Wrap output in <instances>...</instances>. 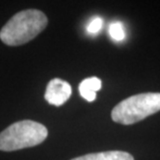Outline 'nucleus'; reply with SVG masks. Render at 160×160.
<instances>
[{"instance_id": "nucleus-1", "label": "nucleus", "mask_w": 160, "mask_h": 160, "mask_svg": "<svg viewBox=\"0 0 160 160\" xmlns=\"http://www.w3.org/2000/svg\"><path fill=\"white\" fill-rule=\"evenodd\" d=\"M48 24L44 12L26 9L17 12L0 30V40L8 46H20L33 40Z\"/></svg>"}, {"instance_id": "nucleus-2", "label": "nucleus", "mask_w": 160, "mask_h": 160, "mask_svg": "<svg viewBox=\"0 0 160 160\" xmlns=\"http://www.w3.org/2000/svg\"><path fill=\"white\" fill-rule=\"evenodd\" d=\"M47 136L48 130L43 124L30 120L17 122L0 133V151L31 148L42 143Z\"/></svg>"}, {"instance_id": "nucleus-3", "label": "nucleus", "mask_w": 160, "mask_h": 160, "mask_svg": "<svg viewBox=\"0 0 160 160\" xmlns=\"http://www.w3.org/2000/svg\"><path fill=\"white\" fill-rule=\"evenodd\" d=\"M160 110V92H143L125 99L111 111V119L122 125H132Z\"/></svg>"}, {"instance_id": "nucleus-4", "label": "nucleus", "mask_w": 160, "mask_h": 160, "mask_svg": "<svg viewBox=\"0 0 160 160\" xmlns=\"http://www.w3.org/2000/svg\"><path fill=\"white\" fill-rule=\"evenodd\" d=\"M72 95V88L67 81L59 78L52 79L48 83L45 99L49 104L54 106H62L69 100Z\"/></svg>"}, {"instance_id": "nucleus-5", "label": "nucleus", "mask_w": 160, "mask_h": 160, "mask_svg": "<svg viewBox=\"0 0 160 160\" xmlns=\"http://www.w3.org/2000/svg\"><path fill=\"white\" fill-rule=\"evenodd\" d=\"M102 88V81L97 77H89L84 79L79 84V92L86 101L92 102L96 100L97 92Z\"/></svg>"}, {"instance_id": "nucleus-6", "label": "nucleus", "mask_w": 160, "mask_h": 160, "mask_svg": "<svg viewBox=\"0 0 160 160\" xmlns=\"http://www.w3.org/2000/svg\"><path fill=\"white\" fill-rule=\"evenodd\" d=\"M71 160H134L133 156L123 151H107L79 156Z\"/></svg>"}, {"instance_id": "nucleus-7", "label": "nucleus", "mask_w": 160, "mask_h": 160, "mask_svg": "<svg viewBox=\"0 0 160 160\" xmlns=\"http://www.w3.org/2000/svg\"><path fill=\"white\" fill-rule=\"evenodd\" d=\"M109 34L114 41H123L125 39V30L120 22H113L109 25Z\"/></svg>"}, {"instance_id": "nucleus-8", "label": "nucleus", "mask_w": 160, "mask_h": 160, "mask_svg": "<svg viewBox=\"0 0 160 160\" xmlns=\"http://www.w3.org/2000/svg\"><path fill=\"white\" fill-rule=\"evenodd\" d=\"M102 25H103V20H102L101 18H99V17L94 18L88 24V26H86V30H88L89 33H92V34L98 33L99 31L101 30Z\"/></svg>"}]
</instances>
